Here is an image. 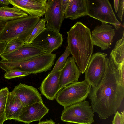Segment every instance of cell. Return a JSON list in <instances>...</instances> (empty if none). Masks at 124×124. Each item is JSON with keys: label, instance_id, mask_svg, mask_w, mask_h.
Returning <instances> with one entry per match:
<instances>
[{"label": "cell", "instance_id": "obj_1", "mask_svg": "<svg viewBox=\"0 0 124 124\" xmlns=\"http://www.w3.org/2000/svg\"><path fill=\"white\" fill-rule=\"evenodd\" d=\"M106 68L103 78L96 87H91L88 96L94 113L105 119L115 114L124 98V85L120 81L117 68L109 57H106Z\"/></svg>", "mask_w": 124, "mask_h": 124}, {"label": "cell", "instance_id": "obj_2", "mask_svg": "<svg viewBox=\"0 0 124 124\" xmlns=\"http://www.w3.org/2000/svg\"><path fill=\"white\" fill-rule=\"evenodd\" d=\"M90 29L77 22L67 32V45L80 70L84 73L93 51Z\"/></svg>", "mask_w": 124, "mask_h": 124}, {"label": "cell", "instance_id": "obj_3", "mask_svg": "<svg viewBox=\"0 0 124 124\" xmlns=\"http://www.w3.org/2000/svg\"><path fill=\"white\" fill-rule=\"evenodd\" d=\"M40 19L39 17L29 15L25 17L7 21L0 33V41L8 42L16 39L24 43Z\"/></svg>", "mask_w": 124, "mask_h": 124}, {"label": "cell", "instance_id": "obj_4", "mask_svg": "<svg viewBox=\"0 0 124 124\" xmlns=\"http://www.w3.org/2000/svg\"><path fill=\"white\" fill-rule=\"evenodd\" d=\"M56 56L55 54L45 52L40 55L23 61L9 62L1 59L0 68L6 72L16 70L35 74L50 70Z\"/></svg>", "mask_w": 124, "mask_h": 124}, {"label": "cell", "instance_id": "obj_5", "mask_svg": "<svg viewBox=\"0 0 124 124\" xmlns=\"http://www.w3.org/2000/svg\"><path fill=\"white\" fill-rule=\"evenodd\" d=\"M91 87L90 85L85 80L76 82L60 90L55 99L59 104L65 107L85 100Z\"/></svg>", "mask_w": 124, "mask_h": 124}, {"label": "cell", "instance_id": "obj_6", "mask_svg": "<svg viewBox=\"0 0 124 124\" xmlns=\"http://www.w3.org/2000/svg\"><path fill=\"white\" fill-rule=\"evenodd\" d=\"M94 113L88 101L85 100L64 107L61 119L76 124H91L94 122Z\"/></svg>", "mask_w": 124, "mask_h": 124}, {"label": "cell", "instance_id": "obj_7", "mask_svg": "<svg viewBox=\"0 0 124 124\" xmlns=\"http://www.w3.org/2000/svg\"><path fill=\"white\" fill-rule=\"evenodd\" d=\"M90 17L114 26L116 30L121 26L108 0H88V13Z\"/></svg>", "mask_w": 124, "mask_h": 124}, {"label": "cell", "instance_id": "obj_8", "mask_svg": "<svg viewBox=\"0 0 124 124\" xmlns=\"http://www.w3.org/2000/svg\"><path fill=\"white\" fill-rule=\"evenodd\" d=\"M107 55L106 54L99 52L91 56L85 72V80L91 87H96L101 81L105 71Z\"/></svg>", "mask_w": 124, "mask_h": 124}, {"label": "cell", "instance_id": "obj_9", "mask_svg": "<svg viewBox=\"0 0 124 124\" xmlns=\"http://www.w3.org/2000/svg\"><path fill=\"white\" fill-rule=\"evenodd\" d=\"M63 40V36L59 32L46 27L31 44L40 48L44 52L51 53L61 46Z\"/></svg>", "mask_w": 124, "mask_h": 124}, {"label": "cell", "instance_id": "obj_10", "mask_svg": "<svg viewBox=\"0 0 124 124\" xmlns=\"http://www.w3.org/2000/svg\"><path fill=\"white\" fill-rule=\"evenodd\" d=\"M61 0H47L44 18L46 27L59 32L64 16L61 9Z\"/></svg>", "mask_w": 124, "mask_h": 124}, {"label": "cell", "instance_id": "obj_11", "mask_svg": "<svg viewBox=\"0 0 124 124\" xmlns=\"http://www.w3.org/2000/svg\"><path fill=\"white\" fill-rule=\"evenodd\" d=\"M115 34L112 26L102 22L100 26H96L91 33L93 45L100 47L103 50L110 48Z\"/></svg>", "mask_w": 124, "mask_h": 124}, {"label": "cell", "instance_id": "obj_12", "mask_svg": "<svg viewBox=\"0 0 124 124\" xmlns=\"http://www.w3.org/2000/svg\"><path fill=\"white\" fill-rule=\"evenodd\" d=\"M45 52L40 48L31 44H25L9 53L2 54L1 59L9 62L23 61L40 55Z\"/></svg>", "mask_w": 124, "mask_h": 124}, {"label": "cell", "instance_id": "obj_13", "mask_svg": "<svg viewBox=\"0 0 124 124\" xmlns=\"http://www.w3.org/2000/svg\"><path fill=\"white\" fill-rule=\"evenodd\" d=\"M47 0H9V4L28 15L41 17L45 15Z\"/></svg>", "mask_w": 124, "mask_h": 124}, {"label": "cell", "instance_id": "obj_14", "mask_svg": "<svg viewBox=\"0 0 124 124\" xmlns=\"http://www.w3.org/2000/svg\"><path fill=\"white\" fill-rule=\"evenodd\" d=\"M12 92L17 97L24 107L36 102L43 103L41 94L32 86L20 83L15 87Z\"/></svg>", "mask_w": 124, "mask_h": 124}, {"label": "cell", "instance_id": "obj_15", "mask_svg": "<svg viewBox=\"0 0 124 124\" xmlns=\"http://www.w3.org/2000/svg\"><path fill=\"white\" fill-rule=\"evenodd\" d=\"M49 110L43 103H35L24 107L17 121L29 124L33 121H40Z\"/></svg>", "mask_w": 124, "mask_h": 124}, {"label": "cell", "instance_id": "obj_16", "mask_svg": "<svg viewBox=\"0 0 124 124\" xmlns=\"http://www.w3.org/2000/svg\"><path fill=\"white\" fill-rule=\"evenodd\" d=\"M81 72L72 57H68L66 64L61 71L60 78V90L67 85L78 81Z\"/></svg>", "mask_w": 124, "mask_h": 124}, {"label": "cell", "instance_id": "obj_17", "mask_svg": "<svg viewBox=\"0 0 124 124\" xmlns=\"http://www.w3.org/2000/svg\"><path fill=\"white\" fill-rule=\"evenodd\" d=\"M61 71L54 74H48L38 88L41 94L48 99L54 100L60 90L59 78Z\"/></svg>", "mask_w": 124, "mask_h": 124}, {"label": "cell", "instance_id": "obj_18", "mask_svg": "<svg viewBox=\"0 0 124 124\" xmlns=\"http://www.w3.org/2000/svg\"><path fill=\"white\" fill-rule=\"evenodd\" d=\"M24 107L17 97L12 92H9L5 108V114L6 120L13 119L17 121Z\"/></svg>", "mask_w": 124, "mask_h": 124}, {"label": "cell", "instance_id": "obj_19", "mask_svg": "<svg viewBox=\"0 0 124 124\" xmlns=\"http://www.w3.org/2000/svg\"><path fill=\"white\" fill-rule=\"evenodd\" d=\"M88 0H70L64 18L77 19L87 15Z\"/></svg>", "mask_w": 124, "mask_h": 124}, {"label": "cell", "instance_id": "obj_20", "mask_svg": "<svg viewBox=\"0 0 124 124\" xmlns=\"http://www.w3.org/2000/svg\"><path fill=\"white\" fill-rule=\"evenodd\" d=\"M28 15L24 12L14 7H0V20L7 22L25 17Z\"/></svg>", "mask_w": 124, "mask_h": 124}, {"label": "cell", "instance_id": "obj_21", "mask_svg": "<svg viewBox=\"0 0 124 124\" xmlns=\"http://www.w3.org/2000/svg\"><path fill=\"white\" fill-rule=\"evenodd\" d=\"M109 57L117 68L124 63V32L122 38L116 43L110 53Z\"/></svg>", "mask_w": 124, "mask_h": 124}, {"label": "cell", "instance_id": "obj_22", "mask_svg": "<svg viewBox=\"0 0 124 124\" xmlns=\"http://www.w3.org/2000/svg\"><path fill=\"white\" fill-rule=\"evenodd\" d=\"M9 92L7 87L0 90V124H3L6 120L5 111L7 100Z\"/></svg>", "mask_w": 124, "mask_h": 124}, {"label": "cell", "instance_id": "obj_23", "mask_svg": "<svg viewBox=\"0 0 124 124\" xmlns=\"http://www.w3.org/2000/svg\"><path fill=\"white\" fill-rule=\"evenodd\" d=\"M70 54V50L67 46L64 53L57 60L53 69L49 74H54L61 70L64 66L67 59Z\"/></svg>", "mask_w": 124, "mask_h": 124}, {"label": "cell", "instance_id": "obj_24", "mask_svg": "<svg viewBox=\"0 0 124 124\" xmlns=\"http://www.w3.org/2000/svg\"><path fill=\"white\" fill-rule=\"evenodd\" d=\"M46 22L44 18L40 20L33 29L29 38L25 44H30L32 43L34 40L45 29Z\"/></svg>", "mask_w": 124, "mask_h": 124}, {"label": "cell", "instance_id": "obj_25", "mask_svg": "<svg viewBox=\"0 0 124 124\" xmlns=\"http://www.w3.org/2000/svg\"><path fill=\"white\" fill-rule=\"evenodd\" d=\"M25 44L17 39H14L7 42L5 49L2 54H7L21 47Z\"/></svg>", "mask_w": 124, "mask_h": 124}, {"label": "cell", "instance_id": "obj_26", "mask_svg": "<svg viewBox=\"0 0 124 124\" xmlns=\"http://www.w3.org/2000/svg\"><path fill=\"white\" fill-rule=\"evenodd\" d=\"M31 74L27 72L19 70H11L6 72L4 77L6 79H9L19 77H24Z\"/></svg>", "mask_w": 124, "mask_h": 124}, {"label": "cell", "instance_id": "obj_27", "mask_svg": "<svg viewBox=\"0 0 124 124\" xmlns=\"http://www.w3.org/2000/svg\"><path fill=\"white\" fill-rule=\"evenodd\" d=\"M112 124H124V111L120 113L117 111L112 121Z\"/></svg>", "mask_w": 124, "mask_h": 124}, {"label": "cell", "instance_id": "obj_28", "mask_svg": "<svg viewBox=\"0 0 124 124\" xmlns=\"http://www.w3.org/2000/svg\"><path fill=\"white\" fill-rule=\"evenodd\" d=\"M124 0H119V5L117 15L121 21L124 15Z\"/></svg>", "mask_w": 124, "mask_h": 124}, {"label": "cell", "instance_id": "obj_29", "mask_svg": "<svg viewBox=\"0 0 124 124\" xmlns=\"http://www.w3.org/2000/svg\"><path fill=\"white\" fill-rule=\"evenodd\" d=\"M70 0H61V9L62 13L64 16L70 3Z\"/></svg>", "mask_w": 124, "mask_h": 124}, {"label": "cell", "instance_id": "obj_30", "mask_svg": "<svg viewBox=\"0 0 124 124\" xmlns=\"http://www.w3.org/2000/svg\"><path fill=\"white\" fill-rule=\"evenodd\" d=\"M117 68L119 71L121 82L124 85V63Z\"/></svg>", "mask_w": 124, "mask_h": 124}, {"label": "cell", "instance_id": "obj_31", "mask_svg": "<svg viewBox=\"0 0 124 124\" xmlns=\"http://www.w3.org/2000/svg\"><path fill=\"white\" fill-rule=\"evenodd\" d=\"M7 42L0 41V57L4 53Z\"/></svg>", "mask_w": 124, "mask_h": 124}, {"label": "cell", "instance_id": "obj_32", "mask_svg": "<svg viewBox=\"0 0 124 124\" xmlns=\"http://www.w3.org/2000/svg\"><path fill=\"white\" fill-rule=\"evenodd\" d=\"M119 5V0H114V6L115 12L117 13Z\"/></svg>", "mask_w": 124, "mask_h": 124}, {"label": "cell", "instance_id": "obj_33", "mask_svg": "<svg viewBox=\"0 0 124 124\" xmlns=\"http://www.w3.org/2000/svg\"><path fill=\"white\" fill-rule=\"evenodd\" d=\"M37 124H56L52 120L39 122Z\"/></svg>", "mask_w": 124, "mask_h": 124}, {"label": "cell", "instance_id": "obj_34", "mask_svg": "<svg viewBox=\"0 0 124 124\" xmlns=\"http://www.w3.org/2000/svg\"><path fill=\"white\" fill-rule=\"evenodd\" d=\"M6 21L0 20V33L3 30L6 25Z\"/></svg>", "mask_w": 124, "mask_h": 124}, {"label": "cell", "instance_id": "obj_35", "mask_svg": "<svg viewBox=\"0 0 124 124\" xmlns=\"http://www.w3.org/2000/svg\"><path fill=\"white\" fill-rule=\"evenodd\" d=\"M9 4V0H0V4H3L7 6Z\"/></svg>", "mask_w": 124, "mask_h": 124}, {"label": "cell", "instance_id": "obj_36", "mask_svg": "<svg viewBox=\"0 0 124 124\" xmlns=\"http://www.w3.org/2000/svg\"><path fill=\"white\" fill-rule=\"evenodd\" d=\"M66 124H71L70 123H66Z\"/></svg>", "mask_w": 124, "mask_h": 124}]
</instances>
